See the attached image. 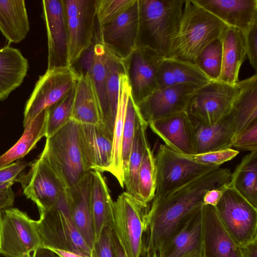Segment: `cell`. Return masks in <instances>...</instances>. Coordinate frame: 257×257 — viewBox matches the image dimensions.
Returning a JSON list of instances; mask_svg holds the SVG:
<instances>
[{
  "instance_id": "7a4b0ae2",
  "label": "cell",
  "mask_w": 257,
  "mask_h": 257,
  "mask_svg": "<svg viewBox=\"0 0 257 257\" xmlns=\"http://www.w3.org/2000/svg\"><path fill=\"white\" fill-rule=\"evenodd\" d=\"M137 47H145L169 57L177 34L185 0H138Z\"/></svg>"
},
{
  "instance_id": "d4e9b609",
  "label": "cell",
  "mask_w": 257,
  "mask_h": 257,
  "mask_svg": "<svg viewBox=\"0 0 257 257\" xmlns=\"http://www.w3.org/2000/svg\"><path fill=\"white\" fill-rule=\"evenodd\" d=\"M222 43V65L218 81L234 84L237 83L240 67L246 53L243 32L226 26L220 36Z\"/></svg>"
},
{
  "instance_id": "6da1fadb",
  "label": "cell",
  "mask_w": 257,
  "mask_h": 257,
  "mask_svg": "<svg viewBox=\"0 0 257 257\" xmlns=\"http://www.w3.org/2000/svg\"><path fill=\"white\" fill-rule=\"evenodd\" d=\"M225 182L222 172L212 169L162 196L154 198L145 216L142 255L157 252L183 218L203 205L205 193Z\"/></svg>"
},
{
  "instance_id": "94428289",
  "label": "cell",
  "mask_w": 257,
  "mask_h": 257,
  "mask_svg": "<svg viewBox=\"0 0 257 257\" xmlns=\"http://www.w3.org/2000/svg\"><path fill=\"white\" fill-rule=\"evenodd\" d=\"M32 256V254H27L26 255H25L24 257H31Z\"/></svg>"
},
{
  "instance_id": "277c9868",
  "label": "cell",
  "mask_w": 257,
  "mask_h": 257,
  "mask_svg": "<svg viewBox=\"0 0 257 257\" xmlns=\"http://www.w3.org/2000/svg\"><path fill=\"white\" fill-rule=\"evenodd\" d=\"M39 156L53 169L66 190L75 187L92 171L81 151L78 123L71 119L53 136L46 138Z\"/></svg>"
},
{
  "instance_id": "ac0fdd59",
  "label": "cell",
  "mask_w": 257,
  "mask_h": 257,
  "mask_svg": "<svg viewBox=\"0 0 257 257\" xmlns=\"http://www.w3.org/2000/svg\"><path fill=\"white\" fill-rule=\"evenodd\" d=\"M202 85L182 84L156 89L137 105L141 115L149 124L186 111L191 96Z\"/></svg>"
},
{
  "instance_id": "2e32d148",
  "label": "cell",
  "mask_w": 257,
  "mask_h": 257,
  "mask_svg": "<svg viewBox=\"0 0 257 257\" xmlns=\"http://www.w3.org/2000/svg\"><path fill=\"white\" fill-rule=\"evenodd\" d=\"M48 39L47 69L69 66V38L63 0L42 2Z\"/></svg>"
},
{
  "instance_id": "7bdbcfd3",
  "label": "cell",
  "mask_w": 257,
  "mask_h": 257,
  "mask_svg": "<svg viewBox=\"0 0 257 257\" xmlns=\"http://www.w3.org/2000/svg\"><path fill=\"white\" fill-rule=\"evenodd\" d=\"M178 154L187 160L200 165L220 167L222 164L235 158L239 154V151L229 148L191 155Z\"/></svg>"
},
{
  "instance_id": "ab89813d",
  "label": "cell",
  "mask_w": 257,
  "mask_h": 257,
  "mask_svg": "<svg viewBox=\"0 0 257 257\" xmlns=\"http://www.w3.org/2000/svg\"><path fill=\"white\" fill-rule=\"evenodd\" d=\"M220 37L208 44L196 57L194 64L211 80H218L222 65Z\"/></svg>"
},
{
  "instance_id": "e575fe53",
  "label": "cell",
  "mask_w": 257,
  "mask_h": 257,
  "mask_svg": "<svg viewBox=\"0 0 257 257\" xmlns=\"http://www.w3.org/2000/svg\"><path fill=\"white\" fill-rule=\"evenodd\" d=\"M228 185L257 208V151L242 158L231 173Z\"/></svg>"
},
{
  "instance_id": "f1b7e54d",
  "label": "cell",
  "mask_w": 257,
  "mask_h": 257,
  "mask_svg": "<svg viewBox=\"0 0 257 257\" xmlns=\"http://www.w3.org/2000/svg\"><path fill=\"white\" fill-rule=\"evenodd\" d=\"M235 139L253 122L257 121V75L241 81L240 91L231 105ZM234 140V141H235Z\"/></svg>"
},
{
  "instance_id": "d6986e66",
  "label": "cell",
  "mask_w": 257,
  "mask_h": 257,
  "mask_svg": "<svg viewBox=\"0 0 257 257\" xmlns=\"http://www.w3.org/2000/svg\"><path fill=\"white\" fill-rule=\"evenodd\" d=\"M148 125L172 151L181 154H194V126L186 111L153 121Z\"/></svg>"
},
{
  "instance_id": "4dcf8cb0",
  "label": "cell",
  "mask_w": 257,
  "mask_h": 257,
  "mask_svg": "<svg viewBox=\"0 0 257 257\" xmlns=\"http://www.w3.org/2000/svg\"><path fill=\"white\" fill-rule=\"evenodd\" d=\"M30 31L24 0L0 1V31L10 42L22 41Z\"/></svg>"
},
{
  "instance_id": "ee69618b",
  "label": "cell",
  "mask_w": 257,
  "mask_h": 257,
  "mask_svg": "<svg viewBox=\"0 0 257 257\" xmlns=\"http://www.w3.org/2000/svg\"><path fill=\"white\" fill-rule=\"evenodd\" d=\"M112 234L111 226L103 228L99 238L95 241L91 257H114Z\"/></svg>"
},
{
  "instance_id": "f35d334b",
  "label": "cell",
  "mask_w": 257,
  "mask_h": 257,
  "mask_svg": "<svg viewBox=\"0 0 257 257\" xmlns=\"http://www.w3.org/2000/svg\"><path fill=\"white\" fill-rule=\"evenodd\" d=\"M75 85L76 83L62 98L47 108L46 138L53 136L70 120L75 93Z\"/></svg>"
},
{
  "instance_id": "83f0119b",
  "label": "cell",
  "mask_w": 257,
  "mask_h": 257,
  "mask_svg": "<svg viewBox=\"0 0 257 257\" xmlns=\"http://www.w3.org/2000/svg\"><path fill=\"white\" fill-rule=\"evenodd\" d=\"M210 81L194 64L165 58L158 70L157 89L182 84L203 85Z\"/></svg>"
},
{
  "instance_id": "1f68e13d",
  "label": "cell",
  "mask_w": 257,
  "mask_h": 257,
  "mask_svg": "<svg viewBox=\"0 0 257 257\" xmlns=\"http://www.w3.org/2000/svg\"><path fill=\"white\" fill-rule=\"evenodd\" d=\"M47 116V108L24 126L23 134L18 141L0 156V169L23 158L36 147L43 137H46Z\"/></svg>"
},
{
  "instance_id": "c3c4849f",
  "label": "cell",
  "mask_w": 257,
  "mask_h": 257,
  "mask_svg": "<svg viewBox=\"0 0 257 257\" xmlns=\"http://www.w3.org/2000/svg\"><path fill=\"white\" fill-rule=\"evenodd\" d=\"M29 165L25 161L13 163L0 169V184L15 182L16 178Z\"/></svg>"
},
{
  "instance_id": "11a10c76",
  "label": "cell",
  "mask_w": 257,
  "mask_h": 257,
  "mask_svg": "<svg viewBox=\"0 0 257 257\" xmlns=\"http://www.w3.org/2000/svg\"><path fill=\"white\" fill-rule=\"evenodd\" d=\"M60 257H84L79 254L67 250L52 249Z\"/></svg>"
},
{
  "instance_id": "91938a15",
  "label": "cell",
  "mask_w": 257,
  "mask_h": 257,
  "mask_svg": "<svg viewBox=\"0 0 257 257\" xmlns=\"http://www.w3.org/2000/svg\"><path fill=\"white\" fill-rule=\"evenodd\" d=\"M183 257H201V256L198 255H195V254H191V255H185Z\"/></svg>"
},
{
  "instance_id": "5b68a950",
  "label": "cell",
  "mask_w": 257,
  "mask_h": 257,
  "mask_svg": "<svg viewBox=\"0 0 257 257\" xmlns=\"http://www.w3.org/2000/svg\"><path fill=\"white\" fill-rule=\"evenodd\" d=\"M40 213L35 220L41 246L69 251L84 257L91 256V250L76 227L71 217L66 190L51 208Z\"/></svg>"
},
{
  "instance_id": "db71d44e",
  "label": "cell",
  "mask_w": 257,
  "mask_h": 257,
  "mask_svg": "<svg viewBox=\"0 0 257 257\" xmlns=\"http://www.w3.org/2000/svg\"><path fill=\"white\" fill-rule=\"evenodd\" d=\"M112 241L114 257H126L113 231L112 234Z\"/></svg>"
},
{
  "instance_id": "4316f807",
  "label": "cell",
  "mask_w": 257,
  "mask_h": 257,
  "mask_svg": "<svg viewBox=\"0 0 257 257\" xmlns=\"http://www.w3.org/2000/svg\"><path fill=\"white\" fill-rule=\"evenodd\" d=\"M131 94V89L126 72L119 76V91L115 120L112 151L110 164L107 172L117 180L120 186L124 187V175L122 162V139L126 106Z\"/></svg>"
},
{
  "instance_id": "74e56055",
  "label": "cell",
  "mask_w": 257,
  "mask_h": 257,
  "mask_svg": "<svg viewBox=\"0 0 257 257\" xmlns=\"http://www.w3.org/2000/svg\"><path fill=\"white\" fill-rule=\"evenodd\" d=\"M139 192L142 203L148 207L154 198L157 185L155 156L148 144L145 150L138 177Z\"/></svg>"
},
{
  "instance_id": "30bf717a",
  "label": "cell",
  "mask_w": 257,
  "mask_h": 257,
  "mask_svg": "<svg viewBox=\"0 0 257 257\" xmlns=\"http://www.w3.org/2000/svg\"><path fill=\"white\" fill-rule=\"evenodd\" d=\"M79 77L70 66L47 70L39 76L24 112L25 126L44 110L62 98Z\"/></svg>"
},
{
  "instance_id": "681fc988",
  "label": "cell",
  "mask_w": 257,
  "mask_h": 257,
  "mask_svg": "<svg viewBox=\"0 0 257 257\" xmlns=\"http://www.w3.org/2000/svg\"><path fill=\"white\" fill-rule=\"evenodd\" d=\"M228 183L208 190L203 198V205L215 206L229 187Z\"/></svg>"
},
{
  "instance_id": "f6af8a7d",
  "label": "cell",
  "mask_w": 257,
  "mask_h": 257,
  "mask_svg": "<svg viewBox=\"0 0 257 257\" xmlns=\"http://www.w3.org/2000/svg\"><path fill=\"white\" fill-rule=\"evenodd\" d=\"M94 38L92 43L86 48L70 66L78 76L89 78L94 59Z\"/></svg>"
},
{
  "instance_id": "d590c367",
  "label": "cell",
  "mask_w": 257,
  "mask_h": 257,
  "mask_svg": "<svg viewBox=\"0 0 257 257\" xmlns=\"http://www.w3.org/2000/svg\"><path fill=\"white\" fill-rule=\"evenodd\" d=\"M148 123L140 114L136 125L135 136L129 157L127 173L124 178L126 192L139 203L141 202L139 192V172L146 147L149 144L146 130Z\"/></svg>"
},
{
  "instance_id": "603a6c76",
  "label": "cell",
  "mask_w": 257,
  "mask_h": 257,
  "mask_svg": "<svg viewBox=\"0 0 257 257\" xmlns=\"http://www.w3.org/2000/svg\"><path fill=\"white\" fill-rule=\"evenodd\" d=\"M92 171L75 187L66 190L71 217L78 231L91 250L95 239L90 208Z\"/></svg>"
},
{
  "instance_id": "836d02e7",
  "label": "cell",
  "mask_w": 257,
  "mask_h": 257,
  "mask_svg": "<svg viewBox=\"0 0 257 257\" xmlns=\"http://www.w3.org/2000/svg\"><path fill=\"white\" fill-rule=\"evenodd\" d=\"M71 119L81 124L101 123L98 103L88 77L80 76L76 82Z\"/></svg>"
},
{
  "instance_id": "bcb514c9",
  "label": "cell",
  "mask_w": 257,
  "mask_h": 257,
  "mask_svg": "<svg viewBox=\"0 0 257 257\" xmlns=\"http://www.w3.org/2000/svg\"><path fill=\"white\" fill-rule=\"evenodd\" d=\"M232 147L237 151H257V121L251 124L235 139Z\"/></svg>"
},
{
  "instance_id": "484cf974",
  "label": "cell",
  "mask_w": 257,
  "mask_h": 257,
  "mask_svg": "<svg viewBox=\"0 0 257 257\" xmlns=\"http://www.w3.org/2000/svg\"><path fill=\"white\" fill-rule=\"evenodd\" d=\"M90 208L95 233V241L107 225L112 227L114 201L101 172L92 170L90 192Z\"/></svg>"
},
{
  "instance_id": "f546056e",
  "label": "cell",
  "mask_w": 257,
  "mask_h": 257,
  "mask_svg": "<svg viewBox=\"0 0 257 257\" xmlns=\"http://www.w3.org/2000/svg\"><path fill=\"white\" fill-rule=\"evenodd\" d=\"M28 69V60L18 49L8 46L0 49V101L21 85Z\"/></svg>"
},
{
  "instance_id": "e0dca14e",
  "label": "cell",
  "mask_w": 257,
  "mask_h": 257,
  "mask_svg": "<svg viewBox=\"0 0 257 257\" xmlns=\"http://www.w3.org/2000/svg\"><path fill=\"white\" fill-rule=\"evenodd\" d=\"M202 206L183 218L160 246L157 257H183L191 254L202 257Z\"/></svg>"
},
{
  "instance_id": "6f0895ef",
  "label": "cell",
  "mask_w": 257,
  "mask_h": 257,
  "mask_svg": "<svg viewBox=\"0 0 257 257\" xmlns=\"http://www.w3.org/2000/svg\"><path fill=\"white\" fill-rule=\"evenodd\" d=\"M143 257H157V252H154L152 253H147Z\"/></svg>"
},
{
  "instance_id": "8d00e7d4",
  "label": "cell",
  "mask_w": 257,
  "mask_h": 257,
  "mask_svg": "<svg viewBox=\"0 0 257 257\" xmlns=\"http://www.w3.org/2000/svg\"><path fill=\"white\" fill-rule=\"evenodd\" d=\"M105 50L109 122L113 132L119 96V76L120 74L126 72V69L123 61Z\"/></svg>"
},
{
  "instance_id": "9a60e30c",
  "label": "cell",
  "mask_w": 257,
  "mask_h": 257,
  "mask_svg": "<svg viewBox=\"0 0 257 257\" xmlns=\"http://www.w3.org/2000/svg\"><path fill=\"white\" fill-rule=\"evenodd\" d=\"M164 58L150 48L137 47L123 61L131 95L137 105L157 89V72Z\"/></svg>"
},
{
  "instance_id": "9c48e42d",
  "label": "cell",
  "mask_w": 257,
  "mask_h": 257,
  "mask_svg": "<svg viewBox=\"0 0 257 257\" xmlns=\"http://www.w3.org/2000/svg\"><path fill=\"white\" fill-rule=\"evenodd\" d=\"M40 246L34 220L17 208L0 210V252L24 257Z\"/></svg>"
},
{
  "instance_id": "7402d4cb",
  "label": "cell",
  "mask_w": 257,
  "mask_h": 257,
  "mask_svg": "<svg viewBox=\"0 0 257 257\" xmlns=\"http://www.w3.org/2000/svg\"><path fill=\"white\" fill-rule=\"evenodd\" d=\"M227 26L244 33L257 21V0H193Z\"/></svg>"
},
{
  "instance_id": "7dc6e473",
  "label": "cell",
  "mask_w": 257,
  "mask_h": 257,
  "mask_svg": "<svg viewBox=\"0 0 257 257\" xmlns=\"http://www.w3.org/2000/svg\"><path fill=\"white\" fill-rule=\"evenodd\" d=\"M246 56L253 69L257 70V21L244 32Z\"/></svg>"
},
{
  "instance_id": "ba28073f",
  "label": "cell",
  "mask_w": 257,
  "mask_h": 257,
  "mask_svg": "<svg viewBox=\"0 0 257 257\" xmlns=\"http://www.w3.org/2000/svg\"><path fill=\"white\" fill-rule=\"evenodd\" d=\"M223 226L239 246L257 238V208L228 187L215 206Z\"/></svg>"
},
{
  "instance_id": "9f6ffc18",
  "label": "cell",
  "mask_w": 257,
  "mask_h": 257,
  "mask_svg": "<svg viewBox=\"0 0 257 257\" xmlns=\"http://www.w3.org/2000/svg\"><path fill=\"white\" fill-rule=\"evenodd\" d=\"M15 183L14 181L0 184V193L6 191Z\"/></svg>"
},
{
  "instance_id": "b9f144b4",
  "label": "cell",
  "mask_w": 257,
  "mask_h": 257,
  "mask_svg": "<svg viewBox=\"0 0 257 257\" xmlns=\"http://www.w3.org/2000/svg\"><path fill=\"white\" fill-rule=\"evenodd\" d=\"M136 0H96L95 14L99 27L107 24L125 12Z\"/></svg>"
},
{
  "instance_id": "680465c9",
  "label": "cell",
  "mask_w": 257,
  "mask_h": 257,
  "mask_svg": "<svg viewBox=\"0 0 257 257\" xmlns=\"http://www.w3.org/2000/svg\"><path fill=\"white\" fill-rule=\"evenodd\" d=\"M0 257H15V256L9 255L0 252Z\"/></svg>"
},
{
  "instance_id": "3957f363",
  "label": "cell",
  "mask_w": 257,
  "mask_h": 257,
  "mask_svg": "<svg viewBox=\"0 0 257 257\" xmlns=\"http://www.w3.org/2000/svg\"><path fill=\"white\" fill-rule=\"evenodd\" d=\"M226 26L193 0H185L178 31L168 58L194 64L199 53L219 38Z\"/></svg>"
},
{
  "instance_id": "44dd1931",
  "label": "cell",
  "mask_w": 257,
  "mask_h": 257,
  "mask_svg": "<svg viewBox=\"0 0 257 257\" xmlns=\"http://www.w3.org/2000/svg\"><path fill=\"white\" fill-rule=\"evenodd\" d=\"M202 257H241L240 247L229 235L214 206H202Z\"/></svg>"
},
{
  "instance_id": "60d3db41",
  "label": "cell",
  "mask_w": 257,
  "mask_h": 257,
  "mask_svg": "<svg viewBox=\"0 0 257 257\" xmlns=\"http://www.w3.org/2000/svg\"><path fill=\"white\" fill-rule=\"evenodd\" d=\"M140 114L138 106L131 94L126 106L122 139V162L124 178L127 173L129 157Z\"/></svg>"
},
{
  "instance_id": "816d5d0a",
  "label": "cell",
  "mask_w": 257,
  "mask_h": 257,
  "mask_svg": "<svg viewBox=\"0 0 257 257\" xmlns=\"http://www.w3.org/2000/svg\"><path fill=\"white\" fill-rule=\"evenodd\" d=\"M239 247L241 257H257V238Z\"/></svg>"
},
{
  "instance_id": "4fadbf2b",
  "label": "cell",
  "mask_w": 257,
  "mask_h": 257,
  "mask_svg": "<svg viewBox=\"0 0 257 257\" xmlns=\"http://www.w3.org/2000/svg\"><path fill=\"white\" fill-rule=\"evenodd\" d=\"M63 1L68 33V64L70 66L93 41L96 0Z\"/></svg>"
},
{
  "instance_id": "f5cc1de1",
  "label": "cell",
  "mask_w": 257,
  "mask_h": 257,
  "mask_svg": "<svg viewBox=\"0 0 257 257\" xmlns=\"http://www.w3.org/2000/svg\"><path fill=\"white\" fill-rule=\"evenodd\" d=\"M31 257H60L52 249L40 246L36 249L32 253Z\"/></svg>"
},
{
  "instance_id": "5bb4252c",
  "label": "cell",
  "mask_w": 257,
  "mask_h": 257,
  "mask_svg": "<svg viewBox=\"0 0 257 257\" xmlns=\"http://www.w3.org/2000/svg\"><path fill=\"white\" fill-rule=\"evenodd\" d=\"M139 25L138 0L111 22L99 27L97 34L104 48L117 58L124 61L137 47Z\"/></svg>"
},
{
  "instance_id": "8fae6325",
  "label": "cell",
  "mask_w": 257,
  "mask_h": 257,
  "mask_svg": "<svg viewBox=\"0 0 257 257\" xmlns=\"http://www.w3.org/2000/svg\"><path fill=\"white\" fill-rule=\"evenodd\" d=\"M30 169L15 180L20 183L25 196L37 206L39 212L48 210L57 203L66 190L56 173L40 156L29 164Z\"/></svg>"
},
{
  "instance_id": "8992f818",
  "label": "cell",
  "mask_w": 257,
  "mask_h": 257,
  "mask_svg": "<svg viewBox=\"0 0 257 257\" xmlns=\"http://www.w3.org/2000/svg\"><path fill=\"white\" fill-rule=\"evenodd\" d=\"M240 88L241 81L230 84L211 80L193 94L186 111L192 120L212 125L229 111Z\"/></svg>"
},
{
  "instance_id": "cb8c5ba5",
  "label": "cell",
  "mask_w": 257,
  "mask_h": 257,
  "mask_svg": "<svg viewBox=\"0 0 257 257\" xmlns=\"http://www.w3.org/2000/svg\"><path fill=\"white\" fill-rule=\"evenodd\" d=\"M192 121L195 133L194 154L232 147L235 140V128L230 111L219 121L211 125Z\"/></svg>"
},
{
  "instance_id": "7c38bea8",
  "label": "cell",
  "mask_w": 257,
  "mask_h": 257,
  "mask_svg": "<svg viewBox=\"0 0 257 257\" xmlns=\"http://www.w3.org/2000/svg\"><path fill=\"white\" fill-rule=\"evenodd\" d=\"M155 158L157 185L154 198H159L205 172L218 167L195 163L163 144L160 145Z\"/></svg>"
},
{
  "instance_id": "d6a6232c",
  "label": "cell",
  "mask_w": 257,
  "mask_h": 257,
  "mask_svg": "<svg viewBox=\"0 0 257 257\" xmlns=\"http://www.w3.org/2000/svg\"><path fill=\"white\" fill-rule=\"evenodd\" d=\"M94 59L90 71L89 78L94 92L101 117L100 124L112 136L109 116L107 97L106 70L105 50L99 42L96 34H94Z\"/></svg>"
},
{
  "instance_id": "ffe728a7",
  "label": "cell",
  "mask_w": 257,
  "mask_h": 257,
  "mask_svg": "<svg viewBox=\"0 0 257 257\" xmlns=\"http://www.w3.org/2000/svg\"><path fill=\"white\" fill-rule=\"evenodd\" d=\"M78 136L81 152L89 168L100 172H107L113 136L100 124L81 123H78Z\"/></svg>"
},
{
  "instance_id": "f907efd6",
  "label": "cell",
  "mask_w": 257,
  "mask_h": 257,
  "mask_svg": "<svg viewBox=\"0 0 257 257\" xmlns=\"http://www.w3.org/2000/svg\"><path fill=\"white\" fill-rule=\"evenodd\" d=\"M15 195L12 188L0 193V210L12 207L15 201Z\"/></svg>"
},
{
  "instance_id": "52a82bcc",
  "label": "cell",
  "mask_w": 257,
  "mask_h": 257,
  "mask_svg": "<svg viewBox=\"0 0 257 257\" xmlns=\"http://www.w3.org/2000/svg\"><path fill=\"white\" fill-rule=\"evenodd\" d=\"M148 209L126 192L114 202L112 229L126 257L142 254Z\"/></svg>"
}]
</instances>
